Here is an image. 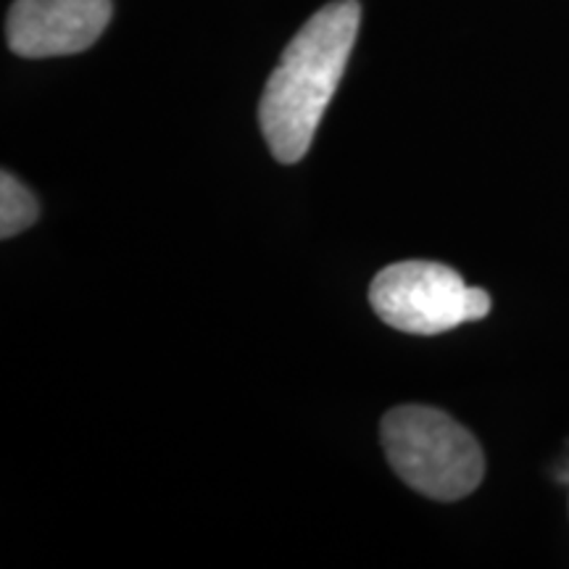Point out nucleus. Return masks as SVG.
<instances>
[{
	"instance_id": "nucleus-4",
	"label": "nucleus",
	"mask_w": 569,
	"mask_h": 569,
	"mask_svg": "<svg viewBox=\"0 0 569 569\" xmlns=\"http://www.w3.org/2000/svg\"><path fill=\"white\" fill-rule=\"evenodd\" d=\"M111 13V0H17L6 40L21 59L82 53L101 38Z\"/></svg>"
},
{
	"instance_id": "nucleus-1",
	"label": "nucleus",
	"mask_w": 569,
	"mask_h": 569,
	"mask_svg": "<svg viewBox=\"0 0 569 569\" xmlns=\"http://www.w3.org/2000/svg\"><path fill=\"white\" fill-rule=\"evenodd\" d=\"M361 24L359 0L319 9L288 42L259 103V127L280 163L309 153L317 127L336 96Z\"/></svg>"
},
{
	"instance_id": "nucleus-2",
	"label": "nucleus",
	"mask_w": 569,
	"mask_h": 569,
	"mask_svg": "<svg viewBox=\"0 0 569 569\" xmlns=\"http://www.w3.org/2000/svg\"><path fill=\"white\" fill-rule=\"evenodd\" d=\"M382 448L396 475L432 501H459L478 490L486 457L478 438L432 407H396L382 417Z\"/></svg>"
},
{
	"instance_id": "nucleus-5",
	"label": "nucleus",
	"mask_w": 569,
	"mask_h": 569,
	"mask_svg": "<svg viewBox=\"0 0 569 569\" xmlns=\"http://www.w3.org/2000/svg\"><path fill=\"white\" fill-rule=\"evenodd\" d=\"M38 198H34L13 174H0V234H3V238H13V234L24 232L27 227L38 222Z\"/></svg>"
},
{
	"instance_id": "nucleus-3",
	"label": "nucleus",
	"mask_w": 569,
	"mask_h": 569,
	"mask_svg": "<svg viewBox=\"0 0 569 569\" xmlns=\"http://www.w3.org/2000/svg\"><path fill=\"white\" fill-rule=\"evenodd\" d=\"M375 315L393 330L440 336L490 315V296L469 288L457 269L438 261H398L377 272L369 284Z\"/></svg>"
}]
</instances>
